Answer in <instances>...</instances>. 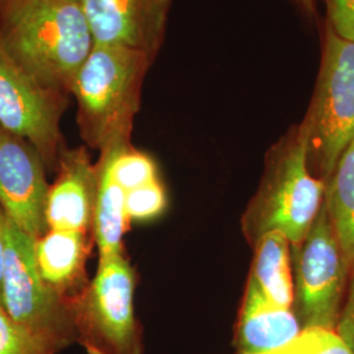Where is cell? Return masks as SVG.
<instances>
[{"label":"cell","mask_w":354,"mask_h":354,"mask_svg":"<svg viewBox=\"0 0 354 354\" xmlns=\"http://www.w3.org/2000/svg\"><path fill=\"white\" fill-rule=\"evenodd\" d=\"M0 37L41 84L70 97L95 45L82 3L73 0H0Z\"/></svg>","instance_id":"6da1fadb"},{"label":"cell","mask_w":354,"mask_h":354,"mask_svg":"<svg viewBox=\"0 0 354 354\" xmlns=\"http://www.w3.org/2000/svg\"><path fill=\"white\" fill-rule=\"evenodd\" d=\"M152 64L140 51L93 45L71 88L77 105L76 124L87 149L102 151L133 143L143 83Z\"/></svg>","instance_id":"7a4b0ae2"},{"label":"cell","mask_w":354,"mask_h":354,"mask_svg":"<svg viewBox=\"0 0 354 354\" xmlns=\"http://www.w3.org/2000/svg\"><path fill=\"white\" fill-rule=\"evenodd\" d=\"M326 183L313 175L308 134L304 122L269 150L259 189L241 216V231L253 245L261 235L277 231L291 245L299 244L324 201Z\"/></svg>","instance_id":"3957f363"},{"label":"cell","mask_w":354,"mask_h":354,"mask_svg":"<svg viewBox=\"0 0 354 354\" xmlns=\"http://www.w3.org/2000/svg\"><path fill=\"white\" fill-rule=\"evenodd\" d=\"M137 273L127 252L99 257L93 279L71 301L76 344L87 354H145L136 313Z\"/></svg>","instance_id":"277c9868"},{"label":"cell","mask_w":354,"mask_h":354,"mask_svg":"<svg viewBox=\"0 0 354 354\" xmlns=\"http://www.w3.org/2000/svg\"><path fill=\"white\" fill-rule=\"evenodd\" d=\"M35 241L6 216V263L1 306L21 328L49 344L57 354L76 344L71 301L41 279Z\"/></svg>","instance_id":"5b68a950"},{"label":"cell","mask_w":354,"mask_h":354,"mask_svg":"<svg viewBox=\"0 0 354 354\" xmlns=\"http://www.w3.org/2000/svg\"><path fill=\"white\" fill-rule=\"evenodd\" d=\"M308 162L326 183L354 138V41L328 28L317 87L304 120Z\"/></svg>","instance_id":"8992f818"},{"label":"cell","mask_w":354,"mask_h":354,"mask_svg":"<svg viewBox=\"0 0 354 354\" xmlns=\"http://www.w3.org/2000/svg\"><path fill=\"white\" fill-rule=\"evenodd\" d=\"M291 264L294 311L302 329L336 330L351 266L336 238L324 201L304 241L291 245Z\"/></svg>","instance_id":"52a82bcc"},{"label":"cell","mask_w":354,"mask_h":354,"mask_svg":"<svg viewBox=\"0 0 354 354\" xmlns=\"http://www.w3.org/2000/svg\"><path fill=\"white\" fill-rule=\"evenodd\" d=\"M70 96L48 88L13 59L0 37V127L29 142L48 172L66 149L61 121Z\"/></svg>","instance_id":"ba28073f"},{"label":"cell","mask_w":354,"mask_h":354,"mask_svg":"<svg viewBox=\"0 0 354 354\" xmlns=\"http://www.w3.org/2000/svg\"><path fill=\"white\" fill-rule=\"evenodd\" d=\"M46 167L35 147L0 127V207L6 216L37 241L48 232Z\"/></svg>","instance_id":"9c48e42d"},{"label":"cell","mask_w":354,"mask_h":354,"mask_svg":"<svg viewBox=\"0 0 354 354\" xmlns=\"http://www.w3.org/2000/svg\"><path fill=\"white\" fill-rule=\"evenodd\" d=\"M172 0H83L93 42L146 54L152 62L165 44Z\"/></svg>","instance_id":"30bf717a"},{"label":"cell","mask_w":354,"mask_h":354,"mask_svg":"<svg viewBox=\"0 0 354 354\" xmlns=\"http://www.w3.org/2000/svg\"><path fill=\"white\" fill-rule=\"evenodd\" d=\"M55 172L57 177L48 193L49 230L92 234L99 175L88 149L86 146L66 147Z\"/></svg>","instance_id":"8fae6325"},{"label":"cell","mask_w":354,"mask_h":354,"mask_svg":"<svg viewBox=\"0 0 354 354\" xmlns=\"http://www.w3.org/2000/svg\"><path fill=\"white\" fill-rule=\"evenodd\" d=\"M302 330L294 308L269 299L251 279L235 324V354H259L290 342Z\"/></svg>","instance_id":"7c38bea8"},{"label":"cell","mask_w":354,"mask_h":354,"mask_svg":"<svg viewBox=\"0 0 354 354\" xmlns=\"http://www.w3.org/2000/svg\"><path fill=\"white\" fill-rule=\"evenodd\" d=\"M92 241L84 232L48 230L35 241L41 279L66 298H75L88 285L86 264Z\"/></svg>","instance_id":"4fadbf2b"},{"label":"cell","mask_w":354,"mask_h":354,"mask_svg":"<svg viewBox=\"0 0 354 354\" xmlns=\"http://www.w3.org/2000/svg\"><path fill=\"white\" fill-rule=\"evenodd\" d=\"M253 260L248 279L273 302L294 308V274L291 244L277 231L261 235L253 243Z\"/></svg>","instance_id":"5bb4252c"},{"label":"cell","mask_w":354,"mask_h":354,"mask_svg":"<svg viewBox=\"0 0 354 354\" xmlns=\"http://www.w3.org/2000/svg\"><path fill=\"white\" fill-rule=\"evenodd\" d=\"M99 187L93 215L92 239L99 248V257L125 253L124 238L129 228L127 192L114 180L108 165L96 162Z\"/></svg>","instance_id":"9a60e30c"},{"label":"cell","mask_w":354,"mask_h":354,"mask_svg":"<svg viewBox=\"0 0 354 354\" xmlns=\"http://www.w3.org/2000/svg\"><path fill=\"white\" fill-rule=\"evenodd\" d=\"M324 205L351 270L354 266V138L326 181Z\"/></svg>","instance_id":"2e32d148"},{"label":"cell","mask_w":354,"mask_h":354,"mask_svg":"<svg viewBox=\"0 0 354 354\" xmlns=\"http://www.w3.org/2000/svg\"><path fill=\"white\" fill-rule=\"evenodd\" d=\"M99 159L108 165L115 183L125 190L136 189L159 180V168L150 153L129 145L105 147Z\"/></svg>","instance_id":"e0dca14e"},{"label":"cell","mask_w":354,"mask_h":354,"mask_svg":"<svg viewBox=\"0 0 354 354\" xmlns=\"http://www.w3.org/2000/svg\"><path fill=\"white\" fill-rule=\"evenodd\" d=\"M259 354H354L336 330L302 329L290 342Z\"/></svg>","instance_id":"ac0fdd59"},{"label":"cell","mask_w":354,"mask_h":354,"mask_svg":"<svg viewBox=\"0 0 354 354\" xmlns=\"http://www.w3.org/2000/svg\"><path fill=\"white\" fill-rule=\"evenodd\" d=\"M167 206V189L160 178L127 192V214L130 222L153 221L165 214Z\"/></svg>","instance_id":"d6986e66"},{"label":"cell","mask_w":354,"mask_h":354,"mask_svg":"<svg viewBox=\"0 0 354 354\" xmlns=\"http://www.w3.org/2000/svg\"><path fill=\"white\" fill-rule=\"evenodd\" d=\"M0 354H57L49 344L16 324L0 304Z\"/></svg>","instance_id":"ffe728a7"},{"label":"cell","mask_w":354,"mask_h":354,"mask_svg":"<svg viewBox=\"0 0 354 354\" xmlns=\"http://www.w3.org/2000/svg\"><path fill=\"white\" fill-rule=\"evenodd\" d=\"M329 29L339 37L354 41V0H327Z\"/></svg>","instance_id":"44dd1931"},{"label":"cell","mask_w":354,"mask_h":354,"mask_svg":"<svg viewBox=\"0 0 354 354\" xmlns=\"http://www.w3.org/2000/svg\"><path fill=\"white\" fill-rule=\"evenodd\" d=\"M336 332L354 353V266L351 270L348 290L342 304Z\"/></svg>","instance_id":"7402d4cb"},{"label":"cell","mask_w":354,"mask_h":354,"mask_svg":"<svg viewBox=\"0 0 354 354\" xmlns=\"http://www.w3.org/2000/svg\"><path fill=\"white\" fill-rule=\"evenodd\" d=\"M4 263H6V214L0 207V304H1V286L4 276Z\"/></svg>","instance_id":"603a6c76"},{"label":"cell","mask_w":354,"mask_h":354,"mask_svg":"<svg viewBox=\"0 0 354 354\" xmlns=\"http://www.w3.org/2000/svg\"><path fill=\"white\" fill-rule=\"evenodd\" d=\"M308 12H314V0H298Z\"/></svg>","instance_id":"cb8c5ba5"},{"label":"cell","mask_w":354,"mask_h":354,"mask_svg":"<svg viewBox=\"0 0 354 354\" xmlns=\"http://www.w3.org/2000/svg\"><path fill=\"white\" fill-rule=\"evenodd\" d=\"M73 1H77V3H82L83 0H73Z\"/></svg>","instance_id":"d4e9b609"}]
</instances>
